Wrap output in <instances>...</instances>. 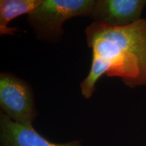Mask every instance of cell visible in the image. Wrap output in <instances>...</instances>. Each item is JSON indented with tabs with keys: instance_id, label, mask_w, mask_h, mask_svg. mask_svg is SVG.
Instances as JSON below:
<instances>
[{
	"instance_id": "6da1fadb",
	"label": "cell",
	"mask_w": 146,
	"mask_h": 146,
	"mask_svg": "<svg viewBox=\"0 0 146 146\" xmlns=\"http://www.w3.org/2000/svg\"><path fill=\"white\" fill-rule=\"evenodd\" d=\"M85 33L92 61L88 75L80 84L84 98H91L104 74L120 78L131 88L146 85V19L125 27L94 22Z\"/></svg>"
},
{
	"instance_id": "7a4b0ae2",
	"label": "cell",
	"mask_w": 146,
	"mask_h": 146,
	"mask_svg": "<svg viewBox=\"0 0 146 146\" xmlns=\"http://www.w3.org/2000/svg\"><path fill=\"white\" fill-rule=\"evenodd\" d=\"M94 3V0H43L27 21L39 40L58 42L63 36L64 22L76 16L89 17Z\"/></svg>"
},
{
	"instance_id": "3957f363",
	"label": "cell",
	"mask_w": 146,
	"mask_h": 146,
	"mask_svg": "<svg viewBox=\"0 0 146 146\" xmlns=\"http://www.w3.org/2000/svg\"><path fill=\"white\" fill-rule=\"evenodd\" d=\"M0 107L8 118L23 125H33L37 116L31 85L10 72L0 74Z\"/></svg>"
},
{
	"instance_id": "277c9868",
	"label": "cell",
	"mask_w": 146,
	"mask_h": 146,
	"mask_svg": "<svg viewBox=\"0 0 146 146\" xmlns=\"http://www.w3.org/2000/svg\"><path fill=\"white\" fill-rule=\"evenodd\" d=\"M146 0H96L89 16L95 23L125 27L141 19Z\"/></svg>"
},
{
	"instance_id": "5b68a950",
	"label": "cell",
	"mask_w": 146,
	"mask_h": 146,
	"mask_svg": "<svg viewBox=\"0 0 146 146\" xmlns=\"http://www.w3.org/2000/svg\"><path fill=\"white\" fill-rule=\"evenodd\" d=\"M1 146H82L79 141L64 143L50 141L37 132L33 125H23L13 121L0 112Z\"/></svg>"
},
{
	"instance_id": "8992f818",
	"label": "cell",
	"mask_w": 146,
	"mask_h": 146,
	"mask_svg": "<svg viewBox=\"0 0 146 146\" xmlns=\"http://www.w3.org/2000/svg\"><path fill=\"white\" fill-rule=\"evenodd\" d=\"M43 0H1L0 1V35H15L17 28L8 27L9 23L18 16L31 14Z\"/></svg>"
}]
</instances>
